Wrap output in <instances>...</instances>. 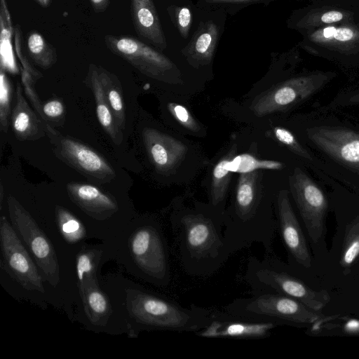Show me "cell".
Masks as SVG:
<instances>
[{"mask_svg":"<svg viewBox=\"0 0 359 359\" xmlns=\"http://www.w3.org/2000/svg\"><path fill=\"white\" fill-rule=\"evenodd\" d=\"M170 226L175 255L186 273L209 277L229 259L224 215L210 205L177 208L170 216Z\"/></svg>","mask_w":359,"mask_h":359,"instance_id":"1","label":"cell"},{"mask_svg":"<svg viewBox=\"0 0 359 359\" xmlns=\"http://www.w3.org/2000/svg\"><path fill=\"white\" fill-rule=\"evenodd\" d=\"M126 307L130 316L151 330L196 332L212 320V309L194 304L184 307L165 297L139 290H128Z\"/></svg>","mask_w":359,"mask_h":359,"instance_id":"2","label":"cell"},{"mask_svg":"<svg viewBox=\"0 0 359 359\" xmlns=\"http://www.w3.org/2000/svg\"><path fill=\"white\" fill-rule=\"evenodd\" d=\"M244 280L252 289L273 291L287 295L316 312H320L330 300L326 290H312L272 253H266L262 259L250 257Z\"/></svg>","mask_w":359,"mask_h":359,"instance_id":"3","label":"cell"},{"mask_svg":"<svg viewBox=\"0 0 359 359\" xmlns=\"http://www.w3.org/2000/svg\"><path fill=\"white\" fill-rule=\"evenodd\" d=\"M224 310L243 318L278 325L313 324L320 316L304 304L287 295L269 290H254L250 296L237 298Z\"/></svg>","mask_w":359,"mask_h":359,"instance_id":"4","label":"cell"},{"mask_svg":"<svg viewBox=\"0 0 359 359\" xmlns=\"http://www.w3.org/2000/svg\"><path fill=\"white\" fill-rule=\"evenodd\" d=\"M133 260L153 283L168 286L171 280L169 252L162 229L153 222L137 228L130 239Z\"/></svg>","mask_w":359,"mask_h":359,"instance_id":"5","label":"cell"},{"mask_svg":"<svg viewBox=\"0 0 359 359\" xmlns=\"http://www.w3.org/2000/svg\"><path fill=\"white\" fill-rule=\"evenodd\" d=\"M7 204L12 226L34 256L43 279L56 287L60 281V268L51 241L13 196H8Z\"/></svg>","mask_w":359,"mask_h":359,"instance_id":"6","label":"cell"},{"mask_svg":"<svg viewBox=\"0 0 359 359\" xmlns=\"http://www.w3.org/2000/svg\"><path fill=\"white\" fill-rule=\"evenodd\" d=\"M104 41L111 53L149 77L169 81L179 73L168 57L135 37L107 34Z\"/></svg>","mask_w":359,"mask_h":359,"instance_id":"7","label":"cell"},{"mask_svg":"<svg viewBox=\"0 0 359 359\" xmlns=\"http://www.w3.org/2000/svg\"><path fill=\"white\" fill-rule=\"evenodd\" d=\"M292 197L310 239L318 242L325 233L328 204L324 193L299 168L290 177Z\"/></svg>","mask_w":359,"mask_h":359,"instance_id":"8","label":"cell"},{"mask_svg":"<svg viewBox=\"0 0 359 359\" xmlns=\"http://www.w3.org/2000/svg\"><path fill=\"white\" fill-rule=\"evenodd\" d=\"M0 243L1 267L24 288L43 293V277L5 216L0 218Z\"/></svg>","mask_w":359,"mask_h":359,"instance_id":"9","label":"cell"},{"mask_svg":"<svg viewBox=\"0 0 359 359\" xmlns=\"http://www.w3.org/2000/svg\"><path fill=\"white\" fill-rule=\"evenodd\" d=\"M47 134L55 155L79 172L104 182L115 177L107 161L97 151L81 142L61 135L46 123Z\"/></svg>","mask_w":359,"mask_h":359,"instance_id":"10","label":"cell"},{"mask_svg":"<svg viewBox=\"0 0 359 359\" xmlns=\"http://www.w3.org/2000/svg\"><path fill=\"white\" fill-rule=\"evenodd\" d=\"M212 320L194 334L210 339H261L269 337L279 325L254 320L231 314L225 310L212 309Z\"/></svg>","mask_w":359,"mask_h":359,"instance_id":"11","label":"cell"},{"mask_svg":"<svg viewBox=\"0 0 359 359\" xmlns=\"http://www.w3.org/2000/svg\"><path fill=\"white\" fill-rule=\"evenodd\" d=\"M276 224L290 260L305 269L311 266V256L304 233L291 205L288 191H279L276 200Z\"/></svg>","mask_w":359,"mask_h":359,"instance_id":"12","label":"cell"},{"mask_svg":"<svg viewBox=\"0 0 359 359\" xmlns=\"http://www.w3.org/2000/svg\"><path fill=\"white\" fill-rule=\"evenodd\" d=\"M322 81L314 76L292 79L262 93L252 102L251 109L258 116L283 110L314 93Z\"/></svg>","mask_w":359,"mask_h":359,"instance_id":"13","label":"cell"},{"mask_svg":"<svg viewBox=\"0 0 359 359\" xmlns=\"http://www.w3.org/2000/svg\"><path fill=\"white\" fill-rule=\"evenodd\" d=\"M307 135L332 158L359 170V133L343 128L315 127L309 129Z\"/></svg>","mask_w":359,"mask_h":359,"instance_id":"14","label":"cell"},{"mask_svg":"<svg viewBox=\"0 0 359 359\" xmlns=\"http://www.w3.org/2000/svg\"><path fill=\"white\" fill-rule=\"evenodd\" d=\"M142 138L148 156L158 172H170L186 154L187 147L182 142L156 129L144 128Z\"/></svg>","mask_w":359,"mask_h":359,"instance_id":"15","label":"cell"},{"mask_svg":"<svg viewBox=\"0 0 359 359\" xmlns=\"http://www.w3.org/2000/svg\"><path fill=\"white\" fill-rule=\"evenodd\" d=\"M67 190L72 201L96 219H105L118 210L116 201L96 186L71 182L67 185Z\"/></svg>","mask_w":359,"mask_h":359,"instance_id":"16","label":"cell"},{"mask_svg":"<svg viewBox=\"0 0 359 359\" xmlns=\"http://www.w3.org/2000/svg\"><path fill=\"white\" fill-rule=\"evenodd\" d=\"M130 13L138 37L163 50L167 43L153 0H130Z\"/></svg>","mask_w":359,"mask_h":359,"instance_id":"17","label":"cell"},{"mask_svg":"<svg viewBox=\"0 0 359 359\" xmlns=\"http://www.w3.org/2000/svg\"><path fill=\"white\" fill-rule=\"evenodd\" d=\"M86 82L94 95L97 117L100 126L114 143L120 144L122 141L121 129L116 123L113 111L101 84L96 65H89Z\"/></svg>","mask_w":359,"mask_h":359,"instance_id":"18","label":"cell"},{"mask_svg":"<svg viewBox=\"0 0 359 359\" xmlns=\"http://www.w3.org/2000/svg\"><path fill=\"white\" fill-rule=\"evenodd\" d=\"M11 124L17 138L33 140L43 135L40 120L22 95L19 83L15 91V102L11 114Z\"/></svg>","mask_w":359,"mask_h":359,"instance_id":"19","label":"cell"},{"mask_svg":"<svg viewBox=\"0 0 359 359\" xmlns=\"http://www.w3.org/2000/svg\"><path fill=\"white\" fill-rule=\"evenodd\" d=\"M218 38V29L212 21L203 22L194 37L182 52L194 65H206L211 62Z\"/></svg>","mask_w":359,"mask_h":359,"instance_id":"20","label":"cell"},{"mask_svg":"<svg viewBox=\"0 0 359 359\" xmlns=\"http://www.w3.org/2000/svg\"><path fill=\"white\" fill-rule=\"evenodd\" d=\"M84 311L92 324L106 325L112 313L107 297L99 288L98 283L89 284L79 290Z\"/></svg>","mask_w":359,"mask_h":359,"instance_id":"21","label":"cell"},{"mask_svg":"<svg viewBox=\"0 0 359 359\" xmlns=\"http://www.w3.org/2000/svg\"><path fill=\"white\" fill-rule=\"evenodd\" d=\"M236 148L233 146L215 165L212 173L210 187V206L218 212L224 213V204L231 172L227 166L236 156Z\"/></svg>","mask_w":359,"mask_h":359,"instance_id":"22","label":"cell"},{"mask_svg":"<svg viewBox=\"0 0 359 359\" xmlns=\"http://www.w3.org/2000/svg\"><path fill=\"white\" fill-rule=\"evenodd\" d=\"M99 78L107 101L113 111L117 126L123 130L126 124L124 102L116 76L102 67L97 66Z\"/></svg>","mask_w":359,"mask_h":359,"instance_id":"23","label":"cell"},{"mask_svg":"<svg viewBox=\"0 0 359 359\" xmlns=\"http://www.w3.org/2000/svg\"><path fill=\"white\" fill-rule=\"evenodd\" d=\"M29 57L34 62L43 69L52 67L57 61L55 48L36 30H31L26 38Z\"/></svg>","mask_w":359,"mask_h":359,"instance_id":"24","label":"cell"},{"mask_svg":"<svg viewBox=\"0 0 359 359\" xmlns=\"http://www.w3.org/2000/svg\"><path fill=\"white\" fill-rule=\"evenodd\" d=\"M102 252L96 249H83L76 259L79 289L89 284L97 283V269Z\"/></svg>","mask_w":359,"mask_h":359,"instance_id":"25","label":"cell"},{"mask_svg":"<svg viewBox=\"0 0 359 359\" xmlns=\"http://www.w3.org/2000/svg\"><path fill=\"white\" fill-rule=\"evenodd\" d=\"M55 217L60 231L69 243H76L86 235V229L81 221L63 207H55Z\"/></svg>","mask_w":359,"mask_h":359,"instance_id":"26","label":"cell"},{"mask_svg":"<svg viewBox=\"0 0 359 359\" xmlns=\"http://www.w3.org/2000/svg\"><path fill=\"white\" fill-rule=\"evenodd\" d=\"M359 257V215L345 228L339 264L348 269Z\"/></svg>","mask_w":359,"mask_h":359,"instance_id":"27","label":"cell"},{"mask_svg":"<svg viewBox=\"0 0 359 359\" xmlns=\"http://www.w3.org/2000/svg\"><path fill=\"white\" fill-rule=\"evenodd\" d=\"M284 164L279 161L259 160L250 154H244L235 156L229 163L228 169L231 172H248L255 170H280Z\"/></svg>","mask_w":359,"mask_h":359,"instance_id":"28","label":"cell"},{"mask_svg":"<svg viewBox=\"0 0 359 359\" xmlns=\"http://www.w3.org/2000/svg\"><path fill=\"white\" fill-rule=\"evenodd\" d=\"M321 329L337 330L346 334H359V319L339 318L337 316L320 318L313 323V330L318 331Z\"/></svg>","mask_w":359,"mask_h":359,"instance_id":"29","label":"cell"},{"mask_svg":"<svg viewBox=\"0 0 359 359\" xmlns=\"http://www.w3.org/2000/svg\"><path fill=\"white\" fill-rule=\"evenodd\" d=\"M13 95L12 84L8 78L6 69L1 67L0 70V123L1 129L7 132L8 119L11 114V103Z\"/></svg>","mask_w":359,"mask_h":359,"instance_id":"30","label":"cell"},{"mask_svg":"<svg viewBox=\"0 0 359 359\" xmlns=\"http://www.w3.org/2000/svg\"><path fill=\"white\" fill-rule=\"evenodd\" d=\"M273 133L280 142L287 146L294 153L306 159H311L310 154L302 147L290 130L276 126L273 128Z\"/></svg>","mask_w":359,"mask_h":359,"instance_id":"31","label":"cell"},{"mask_svg":"<svg viewBox=\"0 0 359 359\" xmlns=\"http://www.w3.org/2000/svg\"><path fill=\"white\" fill-rule=\"evenodd\" d=\"M168 107L171 115L182 126L191 131H195L198 129L196 121L184 106L177 103H169Z\"/></svg>","mask_w":359,"mask_h":359,"instance_id":"32","label":"cell"},{"mask_svg":"<svg viewBox=\"0 0 359 359\" xmlns=\"http://www.w3.org/2000/svg\"><path fill=\"white\" fill-rule=\"evenodd\" d=\"M15 48L17 56L23 66V69L26 70L32 77L36 81L42 76L41 72L32 67L23 52L22 34L19 25L15 26Z\"/></svg>","mask_w":359,"mask_h":359,"instance_id":"33","label":"cell"},{"mask_svg":"<svg viewBox=\"0 0 359 359\" xmlns=\"http://www.w3.org/2000/svg\"><path fill=\"white\" fill-rule=\"evenodd\" d=\"M22 81L27 95L33 102L37 111L40 114L41 117L44 120V116L42 113V106L40 104L34 88V84L36 81L24 69L22 70Z\"/></svg>","mask_w":359,"mask_h":359,"instance_id":"34","label":"cell"},{"mask_svg":"<svg viewBox=\"0 0 359 359\" xmlns=\"http://www.w3.org/2000/svg\"><path fill=\"white\" fill-rule=\"evenodd\" d=\"M191 23V14L190 10L186 7L180 8L177 15V24L180 34L184 39L189 35Z\"/></svg>","mask_w":359,"mask_h":359,"instance_id":"35","label":"cell"},{"mask_svg":"<svg viewBox=\"0 0 359 359\" xmlns=\"http://www.w3.org/2000/svg\"><path fill=\"white\" fill-rule=\"evenodd\" d=\"M65 111L63 103L57 99L50 100L42 105V113L50 118L61 117Z\"/></svg>","mask_w":359,"mask_h":359,"instance_id":"36","label":"cell"},{"mask_svg":"<svg viewBox=\"0 0 359 359\" xmlns=\"http://www.w3.org/2000/svg\"><path fill=\"white\" fill-rule=\"evenodd\" d=\"M354 36V32L352 29L347 27L337 29L333 38L339 41H347Z\"/></svg>","mask_w":359,"mask_h":359,"instance_id":"37","label":"cell"},{"mask_svg":"<svg viewBox=\"0 0 359 359\" xmlns=\"http://www.w3.org/2000/svg\"><path fill=\"white\" fill-rule=\"evenodd\" d=\"M343 18V14L337 11H331L325 13L321 16V21L324 23H333L340 21Z\"/></svg>","mask_w":359,"mask_h":359,"instance_id":"38","label":"cell"},{"mask_svg":"<svg viewBox=\"0 0 359 359\" xmlns=\"http://www.w3.org/2000/svg\"><path fill=\"white\" fill-rule=\"evenodd\" d=\"M93 11L97 13L104 12L109 6L110 0H88Z\"/></svg>","mask_w":359,"mask_h":359,"instance_id":"39","label":"cell"},{"mask_svg":"<svg viewBox=\"0 0 359 359\" xmlns=\"http://www.w3.org/2000/svg\"><path fill=\"white\" fill-rule=\"evenodd\" d=\"M267 0H205L206 2L212 4H249V3H255V2H261Z\"/></svg>","mask_w":359,"mask_h":359,"instance_id":"40","label":"cell"},{"mask_svg":"<svg viewBox=\"0 0 359 359\" xmlns=\"http://www.w3.org/2000/svg\"><path fill=\"white\" fill-rule=\"evenodd\" d=\"M335 31H336V29L334 27H327L323 29V36L325 38L332 37Z\"/></svg>","mask_w":359,"mask_h":359,"instance_id":"41","label":"cell"},{"mask_svg":"<svg viewBox=\"0 0 359 359\" xmlns=\"http://www.w3.org/2000/svg\"><path fill=\"white\" fill-rule=\"evenodd\" d=\"M39 6L43 8L48 7L52 2V0H34Z\"/></svg>","mask_w":359,"mask_h":359,"instance_id":"42","label":"cell"},{"mask_svg":"<svg viewBox=\"0 0 359 359\" xmlns=\"http://www.w3.org/2000/svg\"><path fill=\"white\" fill-rule=\"evenodd\" d=\"M351 102L359 103V93H355L349 98Z\"/></svg>","mask_w":359,"mask_h":359,"instance_id":"43","label":"cell"}]
</instances>
